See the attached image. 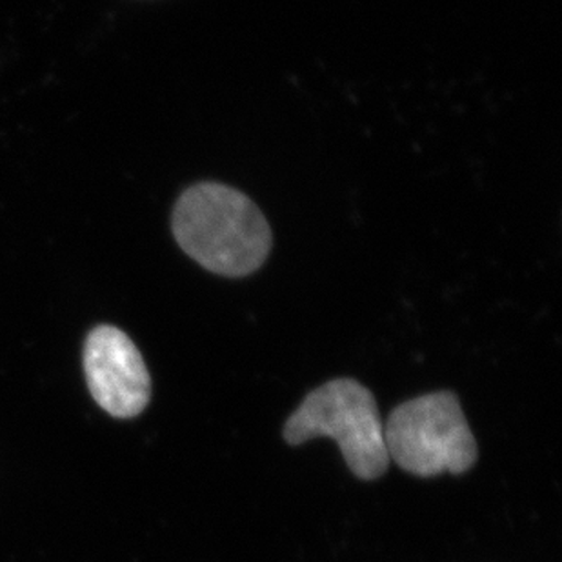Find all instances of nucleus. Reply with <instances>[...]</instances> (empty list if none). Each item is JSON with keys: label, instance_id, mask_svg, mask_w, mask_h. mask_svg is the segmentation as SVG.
Instances as JSON below:
<instances>
[{"label": "nucleus", "instance_id": "f257e3e1", "mask_svg": "<svg viewBox=\"0 0 562 562\" xmlns=\"http://www.w3.org/2000/svg\"><path fill=\"white\" fill-rule=\"evenodd\" d=\"M171 229L182 251L217 276H250L271 250V229L259 207L250 196L217 182L182 191Z\"/></svg>", "mask_w": 562, "mask_h": 562}, {"label": "nucleus", "instance_id": "f03ea898", "mask_svg": "<svg viewBox=\"0 0 562 562\" xmlns=\"http://www.w3.org/2000/svg\"><path fill=\"white\" fill-rule=\"evenodd\" d=\"M315 437L334 439L359 479L372 481L386 472L390 457L375 398L353 379H335L317 387L284 426L290 445Z\"/></svg>", "mask_w": 562, "mask_h": 562}, {"label": "nucleus", "instance_id": "7ed1b4c3", "mask_svg": "<svg viewBox=\"0 0 562 562\" xmlns=\"http://www.w3.org/2000/svg\"><path fill=\"white\" fill-rule=\"evenodd\" d=\"M387 457L419 477L464 473L477 461V442L459 398L430 393L401 404L384 425Z\"/></svg>", "mask_w": 562, "mask_h": 562}, {"label": "nucleus", "instance_id": "20e7f679", "mask_svg": "<svg viewBox=\"0 0 562 562\" xmlns=\"http://www.w3.org/2000/svg\"><path fill=\"white\" fill-rule=\"evenodd\" d=\"M85 373L91 397L112 417L132 419L148 406V368L123 329L112 324L91 329L85 342Z\"/></svg>", "mask_w": 562, "mask_h": 562}]
</instances>
